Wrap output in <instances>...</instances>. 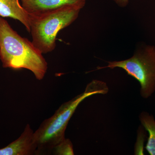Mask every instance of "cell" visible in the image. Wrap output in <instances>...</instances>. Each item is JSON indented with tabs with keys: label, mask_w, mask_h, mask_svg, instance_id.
<instances>
[{
	"label": "cell",
	"mask_w": 155,
	"mask_h": 155,
	"mask_svg": "<svg viewBox=\"0 0 155 155\" xmlns=\"http://www.w3.org/2000/svg\"><path fill=\"white\" fill-rule=\"evenodd\" d=\"M22 8L30 16H37L67 7L81 9L86 0H20Z\"/></svg>",
	"instance_id": "5"
},
{
	"label": "cell",
	"mask_w": 155,
	"mask_h": 155,
	"mask_svg": "<svg viewBox=\"0 0 155 155\" xmlns=\"http://www.w3.org/2000/svg\"><path fill=\"white\" fill-rule=\"evenodd\" d=\"M36 150L33 130L27 124L19 138L5 147L0 149V155L36 154Z\"/></svg>",
	"instance_id": "6"
},
{
	"label": "cell",
	"mask_w": 155,
	"mask_h": 155,
	"mask_svg": "<svg viewBox=\"0 0 155 155\" xmlns=\"http://www.w3.org/2000/svg\"><path fill=\"white\" fill-rule=\"evenodd\" d=\"M139 117L142 125L149 133L146 149L150 155H155V120L153 116L147 112H143Z\"/></svg>",
	"instance_id": "8"
},
{
	"label": "cell",
	"mask_w": 155,
	"mask_h": 155,
	"mask_svg": "<svg viewBox=\"0 0 155 155\" xmlns=\"http://www.w3.org/2000/svg\"><path fill=\"white\" fill-rule=\"evenodd\" d=\"M51 153L58 155H74L72 142L69 139L66 138L53 149Z\"/></svg>",
	"instance_id": "9"
},
{
	"label": "cell",
	"mask_w": 155,
	"mask_h": 155,
	"mask_svg": "<svg viewBox=\"0 0 155 155\" xmlns=\"http://www.w3.org/2000/svg\"><path fill=\"white\" fill-rule=\"evenodd\" d=\"M80 10L67 7L39 16H30V33L34 45L42 54L54 51L59 31L77 19Z\"/></svg>",
	"instance_id": "3"
},
{
	"label": "cell",
	"mask_w": 155,
	"mask_h": 155,
	"mask_svg": "<svg viewBox=\"0 0 155 155\" xmlns=\"http://www.w3.org/2000/svg\"><path fill=\"white\" fill-rule=\"evenodd\" d=\"M108 91L109 88L105 82L94 80L87 84L83 93L61 105L55 114L44 120L34 132L37 145L36 154L51 153L53 149L65 138V131L69 120L85 99L94 95L105 94Z\"/></svg>",
	"instance_id": "2"
},
{
	"label": "cell",
	"mask_w": 155,
	"mask_h": 155,
	"mask_svg": "<svg viewBox=\"0 0 155 155\" xmlns=\"http://www.w3.org/2000/svg\"><path fill=\"white\" fill-rule=\"evenodd\" d=\"M0 59L4 68L28 69L38 80L43 79L47 72L48 63L42 54L1 16Z\"/></svg>",
	"instance_id": "1"
},
{
	"label": "cell",
	"mask_w": 155,
	"mask_h": 155,
	"mask_svg": "<svg viewBox=\"0 0 155 155\" xmlns=\"http://www.w3.org/2000/svg\"><path fill=\"white\" fill-rule=\"evenodd\" d=\"M0 16L19 20L30 33V17L19 0H0Z\"/></svg>",
	"instance_id": "7"
},
{
	"label": "cell",
	"mask_w": 155,
	"mask_h": 155,
	"mask_svg": "<svg viewBox=\"0 0 155 155\" xmlns=\"http://www.w3.org/2000/svg\"><path fill=\"white\" fill-rule=\"evenodd\" d=\"M119 6L125 7L128 3V0H114Z\"/></svg>",
	"instance_id": "10"
},
{
	"label": "cell",
	"mask_w": 155,
	"mask_h": 155,
	"mask_svg": "<svg viewBox=\"0 0 155 155\" xmlns=\"http://www.w3.org/2000/svg\"><path fill=\"white\" fill-rule=\"evenodd\" d=\"M108 63L106 67H97V70L105 68H122L128 75L139 82L140 95L143 98H148L154 93L155 47L153 46L146 47L129 59Z\"/></svg>",
	"instance_id": "4"
}]
</instances>
